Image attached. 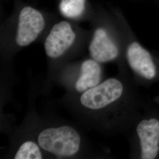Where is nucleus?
Returning a JSON list of instances; mask_svg holds the SVG:
<instances>
[{
  "instance_id": "0eeeda50",
  "label": "nucleus",
  "mask_w": 159,
  "mask_h": 159,
  "mask_svg": "<svg viewBox=\"0 0 159 159\" xmlns=\"http://www.w3.org/2000/svg\"><path fill=\"white\" fill-rule=\"evenodd\" d=\"M89 52L92 59L99 63L113 60L119 54L117 47L102 29L95 31L89 46Z\"/></svg>"
},
{
  "instance_id": "423d86ee",
  "label": "nucleus",
  "mask_w": 159,
  "mask_h": 159,
  "mask_svg": "<svg viewBox=\"0 0 159 159\" xmlns=\"http://www.w3.org/2000/svg\"><path fill=\"white\" fill-rule=\"evenodd\" d=\"M127 58L131 69L146 79L156 75V66L150 53L136 42L131 43L127 50Z\"/></svg>"
},
{
  "instance_id": "f03ea898",
  "label": "nucleus",
  "mask_w": 159,
  "mask_h": 159,
  "mask_svg": "<svg viewBox=\"0 0 159 159\" xmlns=\"http://www.w3.org/2000/svg\"><path fill=\"white\" fill-rule=\"evenodd\" d=\"M123 92V85L116 79H108L82 93L81 105L87 109L100 110L117 100Z\"/></svg>"
},
{
  "instance_id": "6e6552de",
  "label": "nucleus",
  "mask_w": 159,
  "mask_h": 159,
  "mask_svg": "<svg viewBox=\"0 0 159 159\" xmlns=\"http://www.w3.org/2000/svg\"><path fill=\"white\" fill-rule=\"evenodd\" d=\"M102 79L101 67L93 59L86 60L82 63L79 77L75 83V87L79 93L94 87L100 83Z\"/></svg>"
},
{
  "instance_id": "7ed1b4c3",
  "label": "nucleus",
  "mask_w": 159,
  "mask_h": 159,
  "mask_svg": "<svg viewBox=\"0 0 159 159\" xmlns=\"http://www.w3.org/2000/svg\"><path fill=\"white\" fill-rule=\"evenodd\" d=\"M45 21L40 12L30 7L20 12L17 28L16 43L21 47L30 45L44 29Z\"/></svg>"
},
{
  "instance_id": "f257e3e1",
  "label": "nucleus",
  "mask_w": 159,
  "mask_h": 159,
  "mask_svg": "<svg viewBox=\"0 0 159 159\" xmlns=\"http://www.w3.org/2000/svg\"><path fill=\"white\" fill-rule=\"evenodd\" d=\"M37 142L43 150L59 157H70L80 150L81 139L72 127H50L39 133Z\"/></svg>"
},
{
  "instance_id": "9d476101",
  "label": "nucleus",
  "mask_w": 159,
  "mask_h": 159,
  "mask_svg": "<svg viewBox=\"0 0 159 159\" xmlns=\"http://www.w3.org/2000/svg\"><path fill=\"white\" fill-rule=\"evenodd\" d=\"M39 144L33 141L23 143L14 156L16 159H43V154Z\"/></svg>"
},
{
  "instance_id": "20e7f679",
  "label": "nucleus",
  "mask_w": 159,
  "mask_h": 159,
  "mask_svg": "<svg viewBox=\"0 0 159 159\" xmlns=\"http://www.w3.org/2000/svg\"><path fill=\"white\" fill-rule=\"evenodd\" d=\"M75 34L67 21L55 24L44 43L46 54L51 58L61 57L74 43Z\"/></svg>"
},
{
  "instance_id": "39448f33",
  "label": "nucleus",
  "mask_w": 159,
  "mask_h": 159,
  "mask_svg": "<svg viewBox=\"0 0 159 159\" xmlns=\"http://www.w3.org/2000/svg\"><path fill=\"white\" fill-rule=\"evenodd\" d=\"M140 141L141 158L153 159L159 151V121L156 119L143 120L137 127Z\"/></svg>"
},
{
  "instance_id": "1a4fd4ad",
  "label": "nucleus",
  "mask_w": 159,
  "mask_h": 159,
  "mask_svg": "<svg viewBox=\"0 0 159 159\" xmlns=\"http://www.w3.org/2000/svg\"><path fill=\"white\" fill-rule=\"evenodd\" d=\"M85 0H61L59 8L64 17L73 18L79 17L84 11Z\"/></svg>"
}]
</instances>
